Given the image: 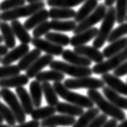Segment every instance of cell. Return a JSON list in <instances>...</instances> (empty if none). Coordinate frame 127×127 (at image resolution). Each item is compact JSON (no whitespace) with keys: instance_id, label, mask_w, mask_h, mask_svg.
<instances>
[{"instance_id":"cell-52","label":"cell","mask_w":127,"mask_h":127,"mask_svg":"<svg viewBox=\"0 0 127 127\" xmlns=\"http://www.w3.org/2000/svg\"><path fill=\"white\" fill-rule=\"evenodd\" d=\"M4 121V119H3V118H2V116L0 114V123H2V122Z\"/></svg>"},{"instance_id":"cell-31","label":"cell","mask_w":127,"mask_h":127,"mask_svg":"<svg viewBox=\"0 0 127 127\" xmlns=\"http://www.w3.org/2000/svg\"><path fill=\"white\" fill-rule=\"evenodd\" d=\"M30 95L32 100V103L34 107L39 108L41 105L42 103V95L43 89L40 82L38 81H32L30 84Z\"/></svg>"},{"instance_id":"cell-48","label":"cell","mask_w":127,"mask_h":127,"mask_svg":"<svg viewBox=\"0 0 127 127\" xmlns=\"http://www.w3.org/2000/svg\"><path fill=\"white\" fill-rule=\"evenodd\" d=\"M116 2V0H105V3L104 4L106 6H112L113 4Z\"/></svg>"},{"instance_id":"cell-35","label":"cell","mask_w":127,"mask_h":127,"mask_svg":"<svg viewBox=\"0 0 127 127\" xmlns=\"http://www.w3.org/2000/svg\"><path fill=\"white\" fill-rule=\"evenodd\" d=\"M47 40L60 46H68L70 44V38L68 35L59 32H48L45 35Z\"/></svg>"},{"instance_id":"cell-7","label":"cell","mask_w":127,"mask_h":127,"mask_svg":"<svg viewBox=\"0 0 127 127\" xmlns=\"http://www.w3.org/2000/svg\"><path fill=\"white\" fill-rule=\"evenodd\" d=\"M0 96L8 105L10 109L11 110V112L15 116L16 122H19V124L25 122L26 113L23 111V107L15 93L9 89L2 88L0 90Z\"/></svg>"},{"instance_id":"cell-5","label":"cell","mask_w":127,"mask_h":127,"mask_svg":"<svg viewBox=\"0 0 127 127\" xmlns=\"http://www.w3.org/2000/svg\"><path fill=\"white\" fill-rule=\"evenodd\" d=\"M51 69L61 72L64 74L73 76L75 78L85 77V76H90L93 74L92 69L89 67H83L72 64L60 61H53L49 64Z\"/></svg>"},{"instance_id":"cell-43","label":"cell","mask_w":127,"mask_h":127,"mask_svg":"<svg viewBox=\"0 0 127 127\" xmlns=\"http://www.w3.org/2000/svg\"><path fill=\"white\" fill-rule=\"evenodd\" d=\"M107 121H108L107 115L104 114V113L98 114L87 127H102Z\"/></svg>"},{"instance_id":"cell-1","label":"cell","mask_w":127,"mask_h":127,"mask_svg":"<svg viewBox=\"0 0 127 127\" xmlns=\"http://www.w3.org/2000/svg\"><path fill=\"white\" fill-rule=\"evenodd\" d=\"M87 96L95 105H96L97 108L103 112L104 114L110 116L112 118L120 122L126 119V113L123 112L122 109L118 108L109 100H106L96 89H89L87 92Z\"/></svg>"},{"instance_id":"cell-36","label":"cell","mask_w":127,"mask_h":127,"mask_svg":"<svg viewBox=\"0 0 127 127\" xmlns=\"http://www.w3.org/2000/svg\"><path fill=\"white\" fill-rule=\"evenodd\" d=\"M85 1L86 0H48L47 4L51 7L72 8L81 4Z\"/></svg>"},{"instance_id":"cell-30","label":"cell","mask_w":127,"mask_h":127,"mask_svg":"<svg viewBox=\"0 0 127 127\" xmlns=\"http://www.w3.org/2000/svg\"><path fill=\"white\" fill-rule=\"evenodd\" d=\"M76 12L71 8H64V7H52L48 11L49 18L52 19H72L75 17Z\"/></svg>"},{"instance_id":"cell-53","label":"cell","mask_w":127,"mask_h":127,"mask_svg":"<svg viewBox=\"0 0 127 127\" xmlns=\"http://www.w3.org/2000/svg\"><path fill=\"white\" fill-rule=\"evenodd\" d=\"M3 41V39H2V35H0V43H1Z\"/></svg>"},{"instance_id":"cell-44","label":"cell","mask_w":127,"mask_h":127,"mask_svg":"<svg viewBox=\"0 0 127 127\" xmlns=\"http://www.w3.org/2000/svg\"><path fill=\"white\" fill-rule=\"evenodd\" d=\"M127 74V60L123 62L121 65L118 67L116 69L113 70V75L120 77V76H123Z\"/></svg>"},{"instance_id":"cell-15","label":"cell","mask_w":127,"mask_h":127,"mask_svg":"<svg viewBox=\"0 0 127 127\" xmlns=\"http://www.w3.org/2000/svg\"><path fill=\"white\" fill-rule=\"evenodd\" d=\"M98 33V29L96 28H91L85 31L75 34L72 38H70V45L72 47H77L85 45V43L94 39Z\"/></svg>"},{"instance_id":"cell-3","label":"cell","mask_w":127,"mask_h":127,"mask_svg":"<svg viewBox=\"0 0 127 127\" xmlns=\"http://www.w3.org/2000/svg\"><path fill=\"white\" fill-rule=\"evenodd\" d=\"M116 21V9L113 6H109L107 9L106 14L102 19L101 28L98 30V33L94 38L93 45L96 48H101L107 41L110 32L113 31Z\"/></svg>"},{"instance_id":"cell-19","label":"cell","mask_w":127,"mask_h":127,"mask_svg":"<svg viewBox=\"0 0 127 127\" xmlns=\"http://www.w3.org/2000/svg\"><path fill=\"white\" fill-rule=\"evenodd\" d=\"M48 18H49L48 11L46 10L45 8H43L30 16L29 19H28L24 22L23 26H24V28L28 30V31L32 30V29H34L36 26L40 24L41 23L47 21Z\"/></svg>"},{"instance_id":"cell-2","label":"cell","mask_w":127,"mask_h":127,"mask_svg":"<svg viewBox=\"0 0 127 127\" xmlns=\"http://www.w3.org/2000/svg\"><path fill=\"white\" fill-rule=\"evenodd\" d=\"M52 86L58 96L71 104L87 109H91L94 105V103L90 100L88 96H86L80 93L70 91L69 89L66 88L61 82H54Z\"/></svg>"},{"instance_id":"cell-51","label":"cell","mask_w":127,"mask_h":127,"mask_svg":"<svg viewBox=\"0 0 127 127\" xmlns=\"http://www.w3.org/2000/svg\"><path fill=\"white\" fill-rule=\"evenodd\" d=\"M0 127H11V126L10 125H3V124H2V123H0Z\"/></svg>"},{"instance_id":"cell-28","label":"cell","mask_w":127,"mask_h":127,"mask_svg":"<svg viewBox=\"0 0 127 127\" xmlns=\"http://www.w3.org/2000/svg\"><path fill=\"white\" fill-rule=\"evenodd\" d=\"M41 55V51L38 48H34L29 51L25 56L19 60L18 66L21 71H26Z\"/></svg>"},{"instance_id":"cell-23","label":"cell","mask_w":127,"mask_h":127,"mask_svg":"<svg viewBox=\"0 0 127 127\" xmlns=\"http://www.w3.org/2000/svg\"><path fill=\"white\" fill-rule=\"evenodd\" d=\"M11 27L13 30V32H14L15 37L18 38V39L21 42V43L28 44L29 43H31L32 41L31 35L28 33V30L24 28V26L18 19L12 20L11 23Z\"/></svg>"},{"instance_id":"cell-50","label":"cell","mask_w":127,"mask_h":127,"mask_svg":"<svg viewBox=\"0 0 127 127\" xmlns=\"http://www.w3.org/2000/svg\"><path fill=\"white\" fill-rule=\"evenodd\" d=\"M43 0H26V2H28L29 3H32V2H40Z\"/></svg>"},{"instance_id":"cell-14","label":"cell","mask_w":127,"mask_h":127,"mask_svg":"<svg viewBox=\"0 0 127 127\" xmlns=\"http://www.w3.org/2000/svg\"><path fill=\"white\" fill-rule=\"evenodd\" d=\"M30 48L28 44L21 43L19 46L12 48L11 52H7L4 56V57L2 58L1 63L3 65H9L11 64L15 61H17L20 60L23 56H25L29 52Z\"/></svg>"},{"instance_id":"cell-20","label":"cell","mask_w":127,"mask_h":127,"mask_svg":"<svg viewBox=\"0 0 127 127\" xmlns=\"http://www.w3.org/2000/svg\"><path fill=\"white\" fill-rule=\"evenodd\" d=\"M29 82V77L27 75H15L7 78L0 79V87L2 88H17L24 86Z\"/></svg>"},{"instance_id":"cell-58","label":"cell","mask_w":127,"mask_h":127,"mask_svg":"<svg viewBox=\"0 0 127 127\" xmlns=\"http://www.w3.org/2000/svg\"></svg>"},{"instance_id":"cell-54","label":"cell","mask_w":127,"mask_h":127,"mask_svg":"<svg viewBox=\"0 0 127 127\" xmlns=\"http://www.w3.org/2000/svg\"><path fill=\"white\" fill-rule=\"evenodd\" d=\"M1 61H2V58L0 57V63H1Z\"/></svg>"},{"instance_id":"cell-29","label":"cell","mask_w":127,"mask_h":127,"mask_svg":"<svg viewBox=\"0 0 127 127\" xmlns=\"http://www.w3.org/2000/svg\"><path fill=\"white\" fill-rule=\"evenodd\" d=\"M98 114H100V109L98 108L93 107L91 109H89L80 116L79 119L76 121L72 127H87Z\"/></svg>"},{"instance_id":"cell-27","label":"cell","mask_w":127,"mask_h":127,"mask_svg":"<svg viewBox=\"0 0 127 127\" xmlns=\"http://www.w3.org/2000/svg\"><path fill=\"white\" fill-rule=\"evenodd\" d=\"M36 81L39 82H61L64 79V74L61 72L56 71V70H49V71H44L39 72L35 76Z\"/></svg>"},{"instance_id":"cell-18","label":"cell","mask_w":127,"mask_h":127,"mask_svg":"<svg viewBox=\"0 0 127 127\" xmlns=\"http://www.w3.org/2000/svg\"><path fill=\"white\" fill-rule=\"evenodd\" d=\"M102 92L105 96L107 100L113 103V105H116L118 108L121 109H126L127 110V98L123 97V96H120L119 93L115 92L109 86L103 87Z\"/></svg>"},{"instance_id":"cell-10","label":"cell","mask_w":127,"mask_h":127,"mask_svg":"<svg viewBox=\"0 0 127 127\" xmlns=\"http://www.w3.org/2000/svg\"><path fill=\"white\" fill-rule=\"evenodd\" d=\"M31 43L33 46L35 47V48H38L41 52H44L47 54L52 56H61L64 52L62 46L55 44V43L47 40L46 39H43L41 38L34 37L32 39Z\"/></svg>"},{"instance_id":"cell-33","label":"cell","mask_w":127,"mask_h":127,"mask_svg":"<svg viewBox=\"0 0 127 127\" xmlns=\"http://www.w3.org/2000/svg\"><path fill=\"white\" fill-rule=\"evenodd\" d=\"M41 85L47 103L48 105L56 106L59 103V99L57 93H56L53 86H52V85L48 82H43Z\"/></svg>"},{"instance_id":"cell-25","label":"cell","mask_w":127,"mask_h":127,"mask_svg":"<svg viewBox=\"0 0 127 127\" xmlns=\"http://www.w3.org/2000/svg\"><path fill=\"white\" fill-rule=\"evenodd\" d=\"M97 6V0H86L83 6L78 10V11L76 12L74 20L76 23H80L82 20H84L86 17H88L94 11Z\"/></svg>"},{"instance_id":"cell-4","label":"cell","mask_w":127,"mask_h":127,"mask_svg":"<svg viewBox=\"0 0 127 127\" xmlns=\"http://www.w3.org/2000/svg\"><path fill=\"white\" fill-rule=\"evenodd\" d=\"M45 3L43 1L32 2L27 6H21L19 7L3 11L1 14V19L4 22L12 21L23 17H28L39 10L44 8Z\"/></svg>"},{"instance_id":"cell-26","label":"cell","mask_w":127,"mask_h":127,"mask_svg":"<svg viewBox=\"0 0 127 127\" xmlns=\"http://www.w3.org/2000/svg\"><path fill=\"white\" fill-rule=\"evenodd\" d=\"M0 31L2 33L3 41L5 42V45L8 48H14L16 44L15 35L13 32L11 25H9L6 22H2L0 23Z\"/></svg>"},{"instance_id":"cell-38","label":"cell","mask_w":127,"mask_h":127,"mask_svg":"<svg viewBox=\"0 0 127 127\" xmlns=\"http://www.w3.org/2000/svg\"><path fill=\"white\" fill-rule=\"evenodd\" d=\"M120 24L121 25H119L118 28L110 32L109 37L107 39V41L109 43H112L113 41L118 40L120 38H122L123 35L127 34V23H120Z\"/></svg>"},{"instance_id":"cell-46","label":"cell","mask_w":127,"mask_h":127,"mask_svg":"<svg viewBox=\"0 0 127 127\" xmlns=\"http://www.w3.org/2000/svg\"><path fill=\"white\" fill-rule=\"evenodd\" d=\"M118 126V121L115 119H110V120H108L102 127H117Z\"/></svg>"},{"instance_id":"cell-21","label":"cell","mask_w":127,"mask_h":127,"mask_svg":"<svg viewBox=\"0 0 127 127\" xmlns=\"http://www.w3.org/2000/svg\"><path fill=\"white\" fill-rule=\"evenodd\" d=\"M15 92L17 93L19 100H20V104L23 107V111L26 114L30 115L34 109V105L32 103L31 95L23 86L17 87L15 89Z\"/></svg>"},{"instance_id":"cell-13","label":"cell","mask_w":127,"mask_h":127,"mask_svg":"<svg viewBox=\"0 0 127 127\" xmlns=\"http://www.w3.org/2000/svg\"><path fill=\"white\" fill-rule=\"evenodd\" d=\"M73 51L96 64L102 62L105 58L102 52H101L97 48H94L93 46L91 47L88 45H81L74 47Z\"/></svg>"},{"instance_id":"cell-47","label":"cell","mask_w":127,"mask_h":127,"mask_svg":"<svg viewBox=\"0 0 127 127\" xmlns=\"http://www.w3.org/2000/svg\"><path fill=\"white\" fill-rule=\"evenodd\" d=\"M8 52V48L6 45H2L0 43V57L4 56Z\"/></svg>"},{"instance_id":"cell-6","label":"cell","mask_w":127,"mask_h":127,"mask_svg":"<svg viewBox=\"0 0 127 127\" xmlns=\"http://www.w3.org/2000/svg\"><path fill=\"white\" fill-rule=\"evenodd\" d=\"M127 60V47L120 52L118 54L108 58L105 61H103L101 63H97L93 66L92 71L94 74L102 75L105 73H108L109 71L116 69L119 67L123 62H125Z\"/></svg>"},{"instance_id":"cell-57","label":"cell","mask_w":127,"mask_h":127,"mask_svg":"<svg viewBox=\"0 0 127 127\" xmlns=\"http://www.w3.org/2000/svg\"><path fill=\"white\" fill-rule=\"evenodd\" d=\"M52 127H56V126H52Z\"/></svg>"},{"instance_id":"cell-39","label":"cell","mask_w":127,"mask_h":127,"mask_svg":"<svg viewBox=\"0 0 127 127\" xmlns=\"http://www.w3.org/2000/svg\"><path fill=\"white\" fill-rule=\"evenodd\" d=\"M20 71L21 70L19 69L18 65H3L0 67V79L18 75L20 73Z\"/></svg>"},{"instance_id":"cell-55","label":"cell","mask_w":127,"mask_h":127,"mask_svg":"<svg viewBox=\"0 0 127 127\" xmlns=\"http://www.w3.org/2000/svg\"><path fill=\"white\" fill-rule=\"evenodd\" d=\"M126 23H127V16H126Z\"/></svg>"},{"instance_id":"cell-49","label":"cell","mask_w":127,"mask_h":127,"mask_svg":"<svg viewBox=\"0 0 127 127\" xmlns=\"http://www.w3.org/2000/svg\"><path fill=\"white\" fill-rule=\"evenodd\" d=\"M117 127H127V119L123 120L121 124L117 126Z\"/></svg>"},{"instance_id":"cell-42","label":"cell","mask_w":127,"mask_h":127,"mask_svg":"<svg viewBox=\"0 0 127 127\" xmlns=\"http://www.w3.org/2000/svg\"><path fill=\"white\" fill-rule=\"evenodd\" d=\"M51 30V26H50V22L48 20L41 23L40 24L36 26L32 32L33 37L39 38L42 35H45L47 33H48Z\"/></svg>"},{"instance_id":"cell-56","label":"cell","mask_w":127,"mask_h":127,"mask_svg":"<svg viewBox=\"0 0 127 127\" xmlns=\"http://www.w3.org/2000/svg\"><path fill=\"white\" fill-rule=\"evenodd\" d=\"M0 20H1V14H0Z\"/></svg>"},{"instance_id":"cell-11","label":"cell","mask_w":127,"mask_h":127,"mask_svg":"<svg viewBox=\"0 0 127 127\" xmlns=\"http://www.w3.org/2000/svg\"><path fill=\"white\" fill-rule=\"evenodd\" d=\"M75 117L61 114L52 115L48 118L43 119L40 122L41 127H52V126H73L76 122Z\"/></svg>"},{"instance_id":"cell-32","label":"cell","mask_w":127,"mask_h":127,"mask_svg":"<svg viewBox=\"0 0 127 127\" xmlns=\"http://www.w3.org/2000/svg\"><path fill=\"white\" fill-rule=\"evenodd\" d=\"M75 20H61V19H52L50 22L51 29L56 32H73L76 27Z\"/></svg>"},{"instance_id":"cell-24","label":"cell","mask_w":127,"mask_h":127,"mask_svg":"<svg viewBox=\"0 0 127 127\" xmlns=\"http://www.w3.org/2000/svg\"><path fill=\"white\" fill-rule=\"evenodd\" d=\"M127 47V38H120L116 41L110 43L103 50L102 54L105 58H109L111 56L118 54Z\"/></svg>"},{"instance_id":"cell-41","label":"cell","mask_w":127,"mask_h":127,"mask_svg":"<svg viewBox=\"0 0 127 127\" xmlns=\"http://www.w3.org/2000/svg\"><path fill=\"white\" fill-rule=\"evenodd\" d=\"M26 3V0H3L0 3V10L2 11H9L23 6Z\"/></svg>"},{"instance_id":"cell-37","label":"cell","mask_w":127,"mask_h":127,"mask_svg":"<svg viewBox=\"0 0 127 127\" xmlns=\"http://www.w3.org/2000/svg\"><path fill=\"white\" fill-rule=\"evenodd\" d=\"M116 21L122 23L126 21L127 16V0H116Z\"/></svg>"},{"instance_id":"cell-17","label":"cell","mask_w":127,"mask_h":127,"mask_svg":"<svg viewBox=\"0 0 127 127\" xmlns=\"http://www.w3.org/2000/svg\"><path fill=\"white\" fill-rule=\"evenodd\" d=\"M62 58L69 64L77 65V66H83V67H89L92 64V61L88 58L85 57L78 53L72 51L70 49L64 50L62 52Z\"/></svg>"},{"instance_id":"cell-40","label":"cell","mask_w":127,"mask_h":127,"mask_svg":"<svg viewBox=\"0 0 127 127\" xmlns=\"http://www.w3.org/2000/svg\"><path fill=\"white\" fill-rule=\"evenodd\" d=\"M0 114L2 116L4 121L6 122L8 125L10 126H15L16 120L11 110L10 109L9 107L6 106L2 102H0Z\"/></svg>"},{"instance_id":"cell-45","label":"cell","mask_w":127,"mask_h":127,"mask_svg":"<svg viewBox=\"0 0 127 127\" xmlns=\"http://www.w3.org/2000/svg\"><path fill=\"white\" fill-rule=\"evenodd\" d=\"M40 126V122L37 120H32V121L28 122L20 123L19 126H14L13 127H39Z\"/></svg>"},{"instance_id":"cell-22","label":"cell","mask_w":127,"mask_h":127,"mask_svg":"<svg viewBox=\"0 0 127 127\" xmlns=\"http://www.w3.org/2000/svg\"><path fill=\"white\" fill-rule=\"evenodd\" d=\"M55 108L56 112L60 113L61 114L68 115L72 117H77V116L80 117L84 113V108L71 104V103L59 102L55 106Z\"/></svg>"},{"instance_id":"cell-16","label":"cell","mask_w":127,"mask_h":127,"mask_svg":"<svg viewBox=\"0 0 127 127\" xmlns=\"http://www.w3.org/2000/svg\"><path fill=\"white\" fill-rule=\"evenodd\" d=\"M53 61V56L46 54L39 57L36 61L26 70V75L29 78H34L39 72H41V70L45 68L46 66L49 65Z\"/></svg>"},{"instance_id":"cell-12","label":"cell","mask_w":127,"mask_h":127,"mask_svg":"<svg viewBox=\"0 0 127 127\" xmlns=\"http://www.w3.org/2000/svg\"><path fill=\"white\" fill-rule=\"evenodd\" d=\"M101 80L107 86L111 88L119 94L127 96V83L123 82L119 77L109 73H105L101 75Z\"/></svg>"},{"instance_id":"cell-9","label":"cell","mask_w":127,"mask_h":127,"mask_svg":"<svg viewBox=\"0 0 127 127\" xmlns=\"http://www.w3.org/2000/svg\"><path fill=\"white\" fill-rule=\"evenodd\" d=\"M106 6L105 4H100L88 17H86L84 20L80 22L79 24L76 25V28L73 30V33L77 34V33L82 32L87 29L93 28L97 23L102 21L106 14Z\"/></svg>"},{"instance_id":"cell-8","label":"cell","mask_w":127,"mask_h":127,"mask_svg":"<svg viewBox=\"0 0 127 127\" xmlns=\"http://www.w3.org/2000/svg\"><path fill=\"white\" fill-rule=\"evenodd\" d=\"M64 85L69 89H102L105 86V83L102 80L91 76H85L74 79H67L64 81Z\"/></svg>"},{"instance_id":"cell-34","label":"cell","mask_w":127,"mask_h":127,"mask_svg":"<svg viewBox=\"0 0 127 127\" xmlns=\"http://www.w3.org/2000/svg\"><path fill=\"white\" fill-rule=\"evenodd\" d=\"M56 112L55 106H44V107H39L33 109V111L32 112L31 115L32 118L33 120H43L45 118H48L49 117H51L52 115L55 114V113Z\"/></svg>"}]
</instances>
